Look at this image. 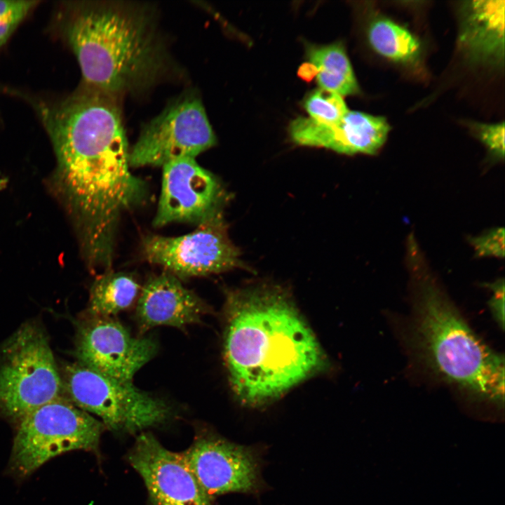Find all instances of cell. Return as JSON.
Masks as SVG:
<instances>
[{"instance_id": "obj_1", "label": "cell", "mask_w": 505, "mask_h": 505, "mask_svg": "<svg viewBox=\"0 0 505 505\" xmlns=\"http://www.w3.org/2000/svg\"><path fill=\"white\" fill-rule=\"evenodd\" d=\"M39 110L56 156L49 187L76 236L91 244L114 241L123 213L148 194L130 171L117 98L87 87Z\"/></svg>"}, {"instance_id": "obj_2", "label": "cell", "mask_w": 505, "mask_h": 505, "mask_svg": "<svg viewBox=\"0 0 505 505\" xmlns=\"http://www.w3.org/2000/svg\"><path fill=\"white\" fill-rule=\"evenodd\" d=\"M223 348L231 387L247 406L274 401L328 365L291 297L275 285L228 293Z\"/></svg>"}, {"instance_id": "obj_3", "label": "cell", "mask_w": 505, "mask_h": 505, "mask_svg": "<svg viewBox=\"0 0 505 505\" xmlns=\"http://www.w3.org/2000/svg\"><path fill=\"white\" fill-rule=\"evenodd\" d=\"M66 34L87 87L117 98L160 79L168 65L146 7L102 2L78 9Z\"/></svg>"}, {"instance_id": "obj_4", "label": "cell", "mask_w": 505, "mask_h": 505, "mask_svg": "<svg viewBox=\"0 0 505 505\" xmlns=\"http://www.w3.org/2000/svg\"><path fill=\"white\" fill-rule=\"evenodd\" d=\"M408 343L433 376L478 400L504 401V359L431 278L416 280Z\"/></svg>"}, {"instance_id": "obj_5", "label": "cell", "mask_w": 505, "mask_h": 505, "mask_svg": "<svg viewBox=\"0 0 505 505\" xmlns=\"http://www.w3.org/2000/svg\"><path fill=\"white\" fill-rule=\"evenodd\" d=\"M61 396L60 369L48 336L39 323L27 321L0 349V416L16 424Z\"/></svg>"}, {"instance_id": "obj_6", "label": "cell", "mask_w": 505, "mask_h": 505, "mask_svg": "<svg viewBox=\"0 0 505 505\" xmlns=\"http://www.w3.org/2000/svg\"><path fill=\"white\" fill-rule=\"evenodd\" d=\"M103 424L63 396L16 424L7 471L24 479L50 459L73 450L97 452Z\"/></svg>"}, {"instance_id": "obj_7", "label": "cell", "mask_w": 505, "mask_h": 505, "mask_svg": "<svg viewBox=\"0 0 505 505\" xmlns=\"http://www.w3.org/2000/svg\"><path fill=\"white\" fill-rule=\"evenodd\" d=\"M62 396L81 410L101 419L114 432L134 433L167 421L171 415L162 399L99 373L79 362L60 370Z\"/></svg>"}, {"instance_id": "obj_8", "label": "cell", "mask_w": 505, "mask_h": 505, "mask_svg": "<svg viewBox=\"0 0 505 505\" xmlns=\"http://www.w3.org/2000/svg\"><path fill=\"white\" fill-rule=\"evenodd\" d=\"M215 144L201 100L191 94L183 95L144 126L130 150V166H163L179 159H195Z\"/></svg>"}, {"instance_id": "obj_9", "label": "cell", "mask_w": 505, "mask_h": 505, "mask_svg": "<svg viewBox=\"0 0 505 505\" xmlns=\"http://www.w3.org/2000/svg\"><path fill=\"white\" fill-rule=\"evenodd\" d=\"M142 252L151 264L178 278L220 274L243 268L241 252L231 241L223 213L180 236L144 238Z\"/></svg>"}, {"instance_id": "obj_10", "label": "cell", "mask_w": 505, "mask_h": 505, "mask_svg": "<svg viewBox=\"0 0 505 505\" xmlns=\"http://www.w3.org/2000/svg\"><path fill=\"white\" fill-rule=\"evenodd\" d=\"M182 454L211 500L228 493L257 494L265 488L261 457L252 446L205 432Z\"/></svg>"}, {"instance_id": "obj_11", "label": "cell", "mask_w": 505, "mask_h": 505, "mask_svg": "<svg viewBox=\"0 0 505 505\" xmlns=\"http://www.w3.org/2000/svg\"><path fill=\"white\" fill-rule=\"evenodd\" d=\"M156 352L152 339L133 336L114 317L86 312L76 323L77 362L116 380L133 383L135 373Z\"/></svg>"}, {"instance_id": "obj_12", "label": "cell", "mask_w": 505, "mask_h": 505, "mask_svg": "<svg viewBox=\"0 0 505 505\" xmlns=\"http://www.w3.org/2000/svg\"><path fill=\"white\" fill-rule=\"evenodd\" d=\"M227 196L215 175L194 158L174 160L163 166L160 198L153 224L173 222L198 225L223 213Z\"/></svg>"}, {"instance_id": "obj_13", "label": "cell", "mask_w": 505, "mask_h": 505, "mask_svg": "<svg viewBox=\"0 0 505 505\" xmlns=\"http://www.w3.org/2000/svg\"><path fill=\"white\" fill-rule=\"evenodd\" d=\"M127 457L152 505H211L182 454L166 449L152 433L140 434Z\"/></svg>"}, {"instance_id": "obj_14", "label": "cell", "mask_w": 505, "mask_h": 505, "mask_svg": "<svg viewBox=\"0 0 505 505\" xmlns=\"http://www.w3.org/2000/svg\"><path fill=\"white\" fill-rule=\"evenodd\" d=\"M389 130L384 117L350 110L337 124L326 125L309 117H297L289 126L290 135L296 144L323 147L347 155L376 154Z\"/></svg>"}, {"instance_id": "obj_15", "label": "cell", "mask_w": 505, "mask_h": 505, "mask_svg": "<svg viewBox=\"0 0 505 505\" xmlns=\"http://www.w3.org/2000/svg\"><path fill=\"white\" fill-rule=\"evenodd\" d=\"M208 311L207 304L180 278L164 271L148 280L141 290L136 319L142 332L160 325L184 328L199 323Z\"/></svg>"}, {"instance_id": "obj_16", "label": "cell", "mask_w": 505, "mask_h": 505, "mask_svg": "<svg viewBox=\"0 0 505 505\" xmlns=\"http://www.w3.org/2000/svg\"><path fill=\"white\" fill-rule=\"evenodd\" d=\"M504 1H473L463 11L459 44L476 61L499 60L504 52Z\"/></svg>"}, {"instance_id": "obj_17", "label": "cell", "mask_w": 505, "mask_h": 505, "mask_svg": "<svg viewBox=\"0 0 505 505\" xmlns=\"http://www.w3.org/2000/svg\"><path fill=\"white\" fill-rule=\"evenodd\" d=\"M306 53L309 62L316 69L319 88L341 96L359 93L358 83L342 43L307 45Z\"/></svg>"}, {"instance_id": "obj_18", "label": "cell", "mask_w": 505, "mask_h": 505, "mask_svg": "<svg viewBox=\"0 0 505 505\" xmlns=\"http://www.w3.org/2000/svg\"><path fill=\"white\" fill-rule=\"evenodd\" d=\"M140 286L133 275L112 269L102 272L91 285L87 313L111 316L130 307Z\"/></svg>"}, {"instance_id": "obj_19", "label": "cell", "mask_w": 505, "mask_h": 505, "mask_svg": "<svg viewBox=\"0 0 505 505\" xmlns=\"http://www.w3.org/2000/svg\"><path fill=\"white\" fill-rule=\"evenodd\" d=\"M372 48L379 55L401 63H413L421 53L418 39L405 27L387 18L372 22L368 31Z\"/></svg>"}, {"instance_id": "obj_20", "label": "cell", "mask_w": 505, "mask_h": 505, "mask_svg": "<svg viewBox=\"0 0 505 505\" xmlns=\"http://www.w3.org/2000/svg\"><path fill=\"white\" fill-rule=\"evenodd\" d=\"M304 107L309 118L326 125L338 123L349 112L342 96L321 88L309 93Z\"/></svg>"}, {"instance_id": "obj_21", "label": "cell", "mask_w": 505, "mask_h": 505, "mask_svg": "<svg viewBox=\"0 0 505 505\" xmlns=\"http://www.w3.org/2000/svg\"><path fill=\"white\" fill-rule=\"evenodd\" d=\"M39 1L0 0V46Z\"/></svg>"}, {"instance_id": "obj_22", "label": "cell", "mask_w": 505, "mask_h": 505, "mask_svg": "<svg viewBox=\"0 0 505 505\" xmlns=\"http://www.w3.org/2000/svg\"><path fill=\"white\" fill-rule=\"evenodd\" d=\"M478 257H504V229L494 228L487 233L469 240Z\"/></svg>"}, {"instance_id": "obj_23", "label": "cell", "mask_w": 505, "mask_h": 505, "mask_svg": "<svg viewBox=\"0 0 505 505\" xmlns=\"http://www.w3.org/2000/svg\"><path fill=\"white\" fill-rule=\"evenodd\" d=\"M480 140L487 147L492 154L500 159L504 157V123L477 124Z\"/></svg>"}, {"instance_id": "obj_24", "label": "cell", "mask_w": 505, "mask_h": 505, "mask_svg": "<svg viewBox=\"0 0 505 505\" xmlns=\"http://www.w3.org/2000/svg\"><path fill=\"white\" fill-rule=\"evenodd\" d=\"M485 287L492 291L491 298L488 301V307L495 323L504 330V281L498 279L494 282L486 283Z\"/></svg>"}, {"instance_id": "obj_25", "label": "cell", "mask_w": 505, "mask_h": 505, "mask_svg": "<svg viewBox=\"0 0 505 505\" xmlns=\"http://www.w3.org/2000/svg\"><path fill=\"white\" fill-rule=\"evenodd\" d=\"M316 74L317 71L316 67L310 62L303 64L298 71L299 76L308 81H311L314 76H316Z\"/></svg>"}]
</instances>
